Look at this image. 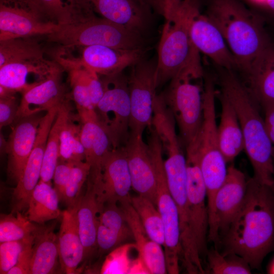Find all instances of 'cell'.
I'll list each match as a JSON object with an SVG mask.
<instances>
[{"label": "cell", "instance_id": "f6af8a7d", "mask_svg": "<svg viewBox=\"0 0 274 274\" xmlns=\"http://www.w3.org/2000/svg\"><path fill=\"white\" fill-rule=\"evenodd\" d=\"M262 107L264 111L265 128L274 150V104H266Z\"/></svg>", "mask_w": 274, "mask_h": 274}, {"label": "cell", "instance_id": "1f68e13d", "mask_svg": "<svg viewBox=\"0 0 274 274\" xmlns=\"http://www.w3.org/2000/svg\"><path fill=\"white\" fill-rule=\"evenodd\" d=\"M59 199L51 183L40 180L30 197L26 216L33 223L44 224L62 215Z\"/></svg>", "mask_w": 274, "mask_h": 274}, {"label": "cell", "instance_id": "bcb514c9", "mask_svg": "<svg viewBox=\"0 0 274 274\" xmlns=\"http://www.w3.org/2000/svg\"><path fill=\"white\" fill-rule=\"evenodd\" d=\"M182 1V0H160L162 12L166 21L173 19Z\"/></svg>", "mask_w": 274, "mask_h": 274}, {"label": "cell", "instance_id": "8fae6325", "mask_svg": "<svg viewBox=\"0 0 274 274\" xmlns=\"http://www.w3.org/2000/svg\"><path fill=\"white\" fill-rule=\"evenodd\" d=\"M187 191L190 226L199 253H207L209 214L206 188L196 149L186 150Z\"/></svg>", "mask_w": 274, "mask_h": 274}, {"label": "cell", "instance_id": "e575fe53", "mask_svg": "<svg viewBox=\"0 0 274 274\" xmlns=\"http://www.w3.org/2000/svg\"><path fill=\"white\" fill-rule=\"evenodd\" d=\"M131 203L150 238L164 247V228L157 207L149 199L140 195L131 197Z\"/></svg>", "mask_w": 274, "mask_h": 274}, {"label": "cell", "instance_id": "c3c4849f", "mask_svg": "<svg viewBox=\"0 0 274 274\" xmlns=\"http://www.w3.org/2000/svg\"><path fill=\"white\" fill-rule=\"evenodd\" d=\"M252 4L256 6H265L267 0H248Z\"/></svg>", "mask_w": 274, "mask_h": 274}, {"label": "cell", "instance_id": "52a82bcc", "mask_svg": "<svg viewBox=\"0 0 274 274\" xmlns=\"http://www.w3.org/2000/svg\"><path fill=\"white\" fill-rule=\"evenodd\" d=\"M201 79L189 73H181L170 80L168 88L162 93L185 149L197 141L202 127L203 89L195 82Z\"/></svg>", "mask_w": 274, "mask_h": 274}, {"label": "cell", "instance_id": "7c38bea8", "mask_svg": "<svg viewBox=\"0 0 274 274\" xmlns=\"http://www.w3.org/2000/svg\"><path fill=\"white\" fill-rule=\"evenodd\" d=\"M56 61L68 74L74 101L81 122L96 119L95 107L104 94V87L99 75L88 67L80 58L63 56L59 52Z\"/></svg>", "mask_w": 274, "mask_h": 274}, {"label": "cell", "instance_id": "681fc988", "mask_svg": "<svg viewBox=\"0 0 274 274\" xmlns=\"http://www.w3.org/2000/svg\"><path fill=\"white\" fill-rule=\"evenodd\" d=\"M265 7L274 13V0H267Z\"/></svg>", "mask_w": 274, "mask_h": 274}, {"label": "cell", "instance_id": "ba28073f", "mask_svg": "<svg viewBox=\"0 0 274 274\" xmlns=\"http://www.w3.org/2000/svg\"><path fill=\"white\" fill-rule=\"evenodd\" d=\"M149 130L147 144L156 175L157 207L164 228L163 249L167 271L170 274H177L182 256L179 214L168 187L160 140L153 127Z\"/></svg>", "mask_w": 274, "mask_h": 274}, {"label": "cell", "instance_id": "9c48e42d", "mask_svg": "<svg viewBox=\"0 0 274 274\" xmlns=\"http://www.w3.org/2000/svg\"><path fill=\"white\" fill-rule=\"evenodd\" d=\"M104 94L95 109L113 149L124 147L129 136L130 102L128 79L120 73L104 76Z\"/></svg>", "mask_w": 274, "mask_h": 274}, {"label": "cell", "instance_id": "6da1fadb", "mask_svg": "<svg viewBox=\"0 0 274 274\" xmlns=\"http://www.w3.org/2000/svg\"><path fill=\"white\" fill-rule=\"evenodd\" d=\"M223 254H235L259 269L274 249V189L254 177L247 180L238 212L223 236Z\"/></svg>", "mask_w": 274, "mask_h": 274}, {"label": "cell", "instance_id": "8992f818", "mask_svg": "<svg viewBox=\"0 0 274 274\" xmlns=\"http://www.w3.org/2000/svg\"><path fill=\"white\" fill-rule=\"evenodd\" d=\"M216 96L214 81L211 77L206 76L203 87V121L196 146L207 197L210 200L215 198L228 169L219 145Z\"/></svg>", "mask_w": 274, "mask_h": 274}, {"label": "cell", "instance_id": "b9f144b4", "mask_svg": "<svg viewBox=\"0 0 274 274\" xmlns=\"http://www.w3.org/2000/svg\"><path fill=\"white\" fill-rule=\"evenodd\" d=\"M75 163L72 162L58 161L52 180L54 188L58 194L60 201H64L66 185Z\"/></svg>", "mask_w": 274, "mask_h": 274}, {"label": "cell", "instance_id": "44dd1931", "mask_svg": "<svg viewBox=\"0 0 274 274\" xmlns=\"http://www.w3.org/2000/svg\"><path fill=\"white\" fill-rule=\"evenodd\" d=\"M81 61L98 75L112 76L143 59L144 49H124L106 46L82 47Z\"/></svg>", "mask_w": 274, "mask_h": 274}, {"label": "cell", "instance_id": "7a4b0ae2", "mask_svg": "<svg viewBox=\"0 0 274 274\" xmlns=\"http://www.w3.org/2000/svg\"><path fill=\"white\" fill-rule=\"evenodd\" d=\"M219 70L220 91L228 98L237 114L245 150L253 169V177L262 184L273 187V147L259 112L258 101L233 70L219 67Z\"/></svg>", "mask_w": 274, "mask_h": 274}, {"label": "cell", "instance_id": "f1b7e54d", "mask_svg": "<svg viewBox=\"0 0 274 274\" xmlns=\"http://www.w3.org/2000/svg\"><path fill=\"white\" fill-rule=\"evenodd\" d=\"M100 206L94 189L87 182V190L77 206V218L80 238L84 249V259L96 249L97 232Z\"/></svg>", "mask_w": 274, "mask_h": 274}, {"label": "cell", "instance_id": "ac0fdd59", "mask_svg": "<svg viewBox=\"0 0 274 274\" xmlns=\"http://www.w3.org/2000/svg\"><path fill=\"white\" fill-rule=\"evenodd\" d=\"M124 148L132 188L157 207L156 175L147 143L144 142L142 136L129 133Z\"/></svg>", "mask_w": 274, "mask_h": 274}, {"label": "cell", "instance_id": "484cf974", "mask_svg": "<svg viewBox=\"0 0 274 274\" xmlns=\"http://www.w3.org/2000/svg\"><path fill=\"white\" fill-rule=\"evenodd\" d=\"M81 122L80 138L85 161L90 167L87 180L94 183L99 179L104 160L113 148L108 134L97 119Z\"/></svg>", "mask_w": 274, "mask_h": 274}, {"label": "cell", "instance_id": "f35d334b", "mask_svg": "<svg viewBox=\"0 0 274 274\" xmlns=\"http://www.w3.org/2000/svg\"><path fill=\"white\" fill-rule=\"evenodd\" d=\"M46 20L57 24L68 22L72 17L68 0H27Z\"/></svg>", "mask_w": 274, "mask_h": 274}, {"label": "cell", "instance_id": "60d3db41", "mask_svg": "<svg viewBox=\"0 0 274 274\" xmlns=\"http://www.w3.org/2000/svg\"><path fill=\"white\" fill-rule=\"evenodd\" d=\"M35 236L28 238L0 243V273L7 274L17 263L22 252L34 243Z\"/></svg>", "mask_w": 274, "mask_h": 274}, {"label": "cell", "instance_id": "816d5d0a", "mask_svg": "<svg viewBox=\"0 0 274 274\" xmlns=\"http://www.w3.org/2000/svg\"><path fill=\"white\" fill-rule=\"evenodd\" d=\"M273 160H274V150L273 151Z\"/></svg>", "mask_w": 274, "mask_h": 274}, {"label": "cell", "instance_id": "4316f807", "mask_svg": "<svg viewBox=\"0 0 274 274\" xmlns=\"http://www.w3.org/2000/svg\"><path fill=\"white\" fill-rule=\"evenodd\" d=\"M59 65L56 61H49L45 58L8 63L0 67V86L15 92L23 93L37 83L27 82L29 74L37 75L40 81L43 80Z\"/></svg>", "mask_w": 274, "mask_h": 274}, {"label": "cell", "instance_id": "d4e9b609", "mask_svg": "<svg viewBox=\"0 0 274 274\" xmlns=\"http://www.w3.org/2000/svg\"><path fill=\"white\" fill-rule=\"evenodd\" d=\"M77 206L67 208L62 212L58 235L60 269L67 274L76 273L84 260V249L79 231Z\"/></svg>", "mask_w": 274, "mask_h": 274}, {"label": "cell", "instance_id": "d6a6232c", "mask_svg": "<svg viewBox=\"0 0 274 274\" xmlns=\"http://www.w3.org/2000/svg\"><path fill=\"white\" fill-rule=\"evenodd\" d=\"M67 100L60 107L48 134L42 162L40 180L51 183L58 163L61 130L71 112Z\"/></svg>", "mask_w": 274, "mask_h": 274}, {"label": "cell", "instance_id": "d590c367", "mask_svg": "<svg viewBox=\"0 0 274 274\" xmlns=\"http://www.w3.org/2000/svg\"><path fill=\"white\" fill-rule=\"evenodd\" d=\"M39 227L21 212L8 215L1 214L0 243L22 240L35 236Z\"/></svg>", "mask_w": 274, "mask_h": 274}, {"label": "cell", "instance_id": "603a6c76", "mask_svg": "<svg viewBox=\"0 0 274 274\" xmlns=\"http://www.w3.org/2000/svg\"><path fill=\"white\" fill-rule=\"evenodd\" d=\"M102 18L140 32L146 25L148 8L144 0H81Z\"/></svg>", "mask_w": 274, "mask_h": 274}, {"label": "cell", "instance_id": "83f0119b", "mask_svg": "<svg viewBox=\"0 0 274 274\" xmlns=\"http://www.w3.org/2000/svg\"><path fill=\"white\" fill-rule=\"evenodd\" d=\"M220 101L221 112L218 132L221 153L227 163L234 159L245 150L242 130L236 112L226 95L216 92Z\"/></svg>", "mask_w": 274, "mask_h": 274}, {"label": "cell", "instance_id": "3957f363", "mask_svg": "<svg viewBox=\"0 0 274 274\" xmlns=\"http://www.w3.org/2000/svg\"><path fill=\"white\" fill-rule=\"evenodd\" d=\"M72 17L67 23L58 24L46 36L48 41L62 49L102 45L124 49H144L141 33L104 18L97 17L91 7L81 0H70Z\"/></svg>", "mask_w": 274, "mask_h": 274}, {"label": "cell", "instance_id": "4fadbf2b", "mask_svg": "<svg viewBox=\"0 0 274 274\" xmlns=\"http://www.w3.org/2000/svg\"><path fill=\"white\" fill-rule=\"evenodd\" d=\"M57 26L45 19L27 0H0V41L46 36Z\"/></svg>", "mask_w": 274, "mask_h": 274}, {"label": "cell", "instance_id": "f907efd6", "mask_svg": "<svg viewBox=\"0 0 274 274\" xmlns=\"http://www.w3.org/2000/svg\"><path fill=\"white\" fill-rule=\"evenodd\" d=\"M268 272L269 273L274 274V259L272 260L268 266Z\"/></svg>", "mask_w": 274, "mask_h": 274}, {"label": "cell", "instance_id": "5b68a950", "mask_svg": "<svg viewBox=\"0 0 274 274\" xmlns=\"http://www.w3.org/2000/svg\"><path fill=\"white\" fill-rule=\"evenodd\" d=\"M199 8L198 0H182L173 19L165 24L158 49L157 88L182 73L203 76L200 52L193 44L189 32L192 19Z\"/></svg>", "mask_w": 274, "mask_h": 274}, {"label": "cell", "instance_id": "30bf717a", "mask_svg": "<svg viewBox=\"0 0 274 274\" xmlns=\"http://www.w3.org/2000/svg\"><path fill=\"white\" fill-rule=\"evenodd\" d=\"M128 79L130 102V133L143 136L152 126L154 102L157 89L156 63L141 60L131 66Z\"/></svg>", "mask_w": 274, "mask_h": 274}, {"label": "cell", "instance_id": "74e56055", "mask_svg": "<svg viewBox=\"0 0 274 274\" xmlns=\"http://www.w3.org/2000/svg\"><path fill=\"white\" fill-rule=\"evenodd\" d=\"M209 268L214 274H249L251 267L241 256L233 253L223 254L216 249L207 251Z\"/></svg>", "mask_w": 274, "mask_h": 274}, {"label": "cell", "instance_id": "7bdbcfd3", "mask_svg": "<svg viewBox=\"0 0 274 274\" xmlns=\"http://www.w3.org/2000/svg\"><path fill=\"white\" fill-rule=\"evenodd\" d=\"M15 94L0 97V127L8 126L15 121L18 112V105Z\"/></svg>", "mask_w": 274, "mask_h": 274}, {"label": "cell", "instance_id": "ee69618b", "mask_svg": "<svg viewBox=\"0 0 274 274\" xmlns=\"http://www.w3.org/2000/svg\"><path fill=\"white\" fill-rule=\"evenodd\" d=\"M33 244L28 246L21 254L17 264L7 274H30V265Z\"/></svg>", "mask_w": 274, "mask_h": 274}, {"label": "cell", "instance_id": "e0dca14e", "mask_svg": "<svg viewBox=\"0 0 274 274\" xmlns=\"http://www.w3.org/2000/svg\"><path fill=\"white\" fill-rule=\"evenodd\" d=\"M44 116V115H43ZM41 113L16 120L7 141V174L17 183L33 149L38 127L43 117Z\"/></svg>", "mask_w": 274, "mask_h": 274}, {"label": "cell", "instance_id": "ab89813d", "mask_svg": "<svg viewBox=\"0 0 274 274\" xmlns=\"http://www.w3.org/2000/svg\"><path fill=\"white\" fill-rule=\"evenodd\" d=\"M90 167L85 161H80L74 164L66 185L63 202L67 208L76 207L81 197L82 188L87 180Z\"/></svg>", "mask_w": 274, "mask_h": 274}, {"label": "cell", "instance_id": "f5cc1de1", "mask_svg": "<svg viewBox=\"0 0 274 274\" xmlns=\"http://www.w3.org/2000/svg\"><path fill=\"white\" fill-rule=\"evenodd\" d=\"M273 189H274V186H273Z\"/></svg>", "mask_w": 274, "mask_h": 274}, {"label": "cell", "instance_id": "ffe728a7", "mask_svg": "<svg viewBox=\"0 0 274 274\" xmlns=\"http://www.w3.org/2000/svg\"><path fill=\"white\" fill-rule=\"evenodd\" d=\"M63 71L59 65L47 78L39 81L33 87L22 93L15 120L25 116L47 112L54 107L60 106L67 100V94L61 80Z\"/></svg>", "mask_w": 274, "mask_h": 274}, {"label": "cell", "instance_id": "8d00e7d4", "mask_svg": "<svg viewBox=\"0 0 274 274\" xmlns=\"http://www.w3.org/2000/svg\"><path fill=\"white\" fill-rule=\"evenodd\" d=\"M72 117L61 132L58 160L76 163L85 161V152L80 138L81 122L76 123Z\"/></svg>", "mask_w": 274, "mask_h": 274}, {"label": "cell", "instance_id": "836d02e7", "mask_svg": "<svg viewBox=\"0 0 274 274\" xmlns=\"http://www.w3.org/2000/svg\"><path fill=\"white\" fill-rule=\"evenodd\" d=\"M36 37L0 41V67L8 63L44 58V50Z\"/></svg>", "mask_w": 274, "mask_h": 274}, {"label": "cell", "instance_id": "9a60e30c", "mask_svg": "<svg viewBox=\"0 0 274 274\" xmlns=\"http://www.w3.org/2000/svg\"><path fill=\"white\" fill-rule=\"evenodd\" d=\"M56 116L51 110L43 116L40 123L35 143L22 175L14 189L12 213L27 209L31 194L41 179V173L47 140Z\"/></svg>", "mask_w": 274, "mask_h": 274}, {"label": "cell", "instance_id": "f546056e", "mask_svg": "<svg viewBox=\"0 0 274 274\" xmlns=\"http://www.w3.org/2000/svg\"><path fill=\"white\" fill-rule=\"evenodd\" d=\"M58 258V236L52 227H39L32 246L30 274L55 273Z\"/></svg>", "mask_w": 274, "mask_h": 274}, {"label": "cell", "instance_id": "7dc6e473", "mask_svg": "<svg viewBox=\"0 0 274 274\" xmlns=\"http://www.w3.org/2000/svg\"><path fill=\"white\" fill-rule=\"evenodd\" d=\"M7 147V141L4 138L3 134L1 133V152L4 153L6 152Z\"/></svg>", "mask_w": 274, "mask_h": 274}, {"label": "cell", "instance_id": "7402d4cb", "mask_svg": "<svg viewBox=\"0 0 274 274\" xmlns=\"http://www.w3.org/2000/svg\"><path fill=\"white\" fill-rule=\"evenodd\" d=\"M131 238L132 232L120 206L116 203L101 206L96 238L98 253L112 252Z\"/></svg>", "mask_w": 274, "mask_h": 274}, {"label": "cell", "instance_id": "2e32d148", "mask_svg": "<svg viewBox=\"0 0 274 274\" xmlns=\"http://www.w3.org/2000/svg\"><path fill=\"white\" fill-rule=\"evenodd\" d=\"M189 32L196 48L218 67L231 70L237 68L235 59L227 47L221 32L207 14L200 13L199 8L192 19Z\"/></svg>", "mask_w": 274, "mask_h": 274}, {"label": "cell", "instance_id": "cb8c5ba5", "mask_svg": "<svg viewBox=\"0 0 274 274\" xmlns=\"http://www.w3.org/2000/svg\"><path fill=\"white\" fill-rule=\"evenodd\" d=\"M119 206L124 212L132 232L140 259L148 273H167L162 246L150 238L131 201L123 203Z\"/></svg>", "mask_w": 274, "mask_h": 274}, {"label": "cell", "instance_id": "5bb4252c", "mask_svg": "<svg viewBox=\"0 0 274 274\" xmlns=\"http://www.w3.org/2000/svg\"><path fill=\"white\" fill-rule=\"evenodd\" d=\"M100 206L131 201V180L124 147L113 149L106 156L99 179L91 183Z\"/></svg>", "mask_w": 274, "mask_h": 274}, {"label": "cell", "instance_id": "4dcf8cb0", "mask_svg": "<svg viewBox=\"0 0 274 274\" xmlns=\"http://www.w3.org/2000/svg\"><path fill=\"white\" fill-rule=\"evenodd\" d=\"M250 91L263 106L274 104V51L267 48L247 76Z\"/></svg>", "mask_w": 274, "mask_h": 274}, {"label": "cell", "instance_id": "d6986e66", "mask_svg": "<svg viewBox=\"0 0 274 274\" xmlns=\"http://www.w3.org/2000/svg\"><path fill=\"white\" fill-rule=\"evenodd\" d=\"M247 180L233 165L228 167L226 178L215 199L216 226L219 238L227 232L244 201Z\"/></svg>", "mask_w": 274, "mask_h": 274}, {"label": "cell", "instance_id": "277c9868", "mask_svg": "<svg viewBox=\"0 0 274 274\" xmlns=\"http://www.w3.org/2000/svg\"><path fill=\"white\" fill-rule=\"evenodd\" d=\"M207 15L219 29L246 75L268 48L258 19L237 0H211Z\"/></svg>", "mask_w": 274, "mask_h": 274}]
</instances>
